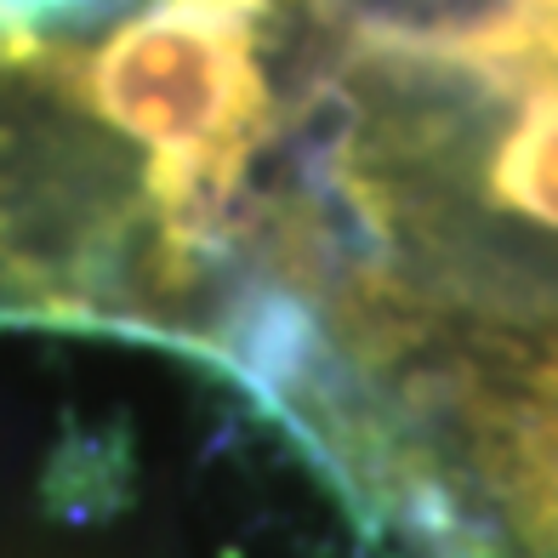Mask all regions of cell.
Returning a JSON list of instances; mask_svg holds the SVG:
<instances>
[{"label":"cell","mask_w":558,"mask_h":558,"mask_svg":"<svg viewBox=\"0 0 558 558\" xmlns=\"http://www.w3.org/2000/svg\"><path fill=\"white\" fill-rule=\"evenodd\" d=\"M268 0H155L97 46L92 109L148 148L155 199L177 228L211 217L257 137V23Z\"/></svg>","instance_id":"obj_1"}]
</instances>
